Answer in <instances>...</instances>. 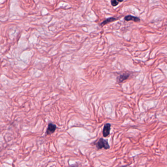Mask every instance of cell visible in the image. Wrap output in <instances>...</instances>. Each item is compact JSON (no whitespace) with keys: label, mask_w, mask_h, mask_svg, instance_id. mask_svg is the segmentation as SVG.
I'll list each match as a JSON object with an SVG mask.
<instances>
[{"label":"cell","mask_w":167,"mask_h":167,"mask_svg":"<svg viewBox=\"0 0 167 167\" xmlns=\"http://www.w3.org/2000/svg\"><path fill=\"white\" fill-rule=\"evenodd\" d=\"M129 76L130 74L128 73H125L123 74H121L119 77H118L117 81L118 82L121 83V82H123L124 81L127 80V79H128V78L129 77Z\"/></svg>","instance_id":"obj_4"},{"label":"cell","mask_w":167,"mask_h":167,"mask_svg":"<svg viewBox=\"0 0 167 167\" xmlns=\"http://www.w3.org/2000/svg\"><path fill=\"white\" fill-rule=\"evenodd\" d=\"M94 144L98 150L102 149L109 150L110 149V145H109L108 140L104 139V138H100L99 140L96 143H94Z\"/></svg>","instance_id":"obj_1"},{"label":"cell","mask_w":167,"mask_h":167,"mask_svg":"<svg viewBox=\"0 0 167 167\" xmlns=\"http://www.w3.org/2000/svg\"><path fill=\"white\" fill-rule=\"evenodd\" d=\"M117 20V19L116 18H114V17H110L109 18L107 19L105 21H104V22H102L101 24V26H104V25H106L107 24L110 23L111 22H114L115 21Z\"/></svg>","instance_id":"obj_6"},{"label":"cell","mask_w":167,"mask_h":167,"mask_svg":"<svg viewBox=\"0 0 167 167\" xmlns=\"http://www.w3.org/2000/svg\"><path fill=\"white\" fill-rule=\"evenodd\" d=\"M111 125L109 123L105 124L102 130V135L104 137H107L110 135Z\"/></svg>","instance_id":"obj_3"},{"label":"cell","mask_w":167,"mask_h":167,"mask_svg":"<svg viewBox=\"0 0 167 167\" xmlns=\"http://www.w3.org/2000/svg\"><path fill=\"white\" fill-rule=\"evenodd\" d=\"M68 167H79V165L78 164H74V165H70Z\"/></svg>","instance_id":"obj_8"},{"label":"cell","mask_w":167,"mask_h":167,"mask_svg":"<svg viewBox=\"0 0 167 167\" xmlns=\"http://www.w3.org/2000/svg\"><path fill=\"white\" fill-rule=\"evenodd\" d=\"M57 129V127L55 124L50 122L48 124V127L46 129L45 134L46 135H50L54 133L56 129Z\"/></svg>","instance_id":"obj_2"},{"label":"cell","mask_w":167,"mask_h":167,"mask_svg":"<svg viewBox=\"0 0 167 167\" xmlns=\"http://www.w3.org/2000/svg\"><path fill=\"white\" fill-rule=\"evenodd\" d=\"M125 20L126 21H132L135 22H138L140 21V19L138 17H135L132 15H127L125 17Z\"/></svg>","instance_id":"obj_5"},{"label":"cell","mask_w":167,"mask_h":167,"mask_svg":"<svg viewBox=\"0 0 167 167\" xmlns=\"http://www.w3.org/2000/svg\"><path fill=\"white\" fill-rule=\"evenodd\" d=\"M123 1H117V0H113V1H111V5L113 6H116L118 5V4L121 3V2H122Z\"/></svg>","instance_id":"obj_7"}]
</instances>
